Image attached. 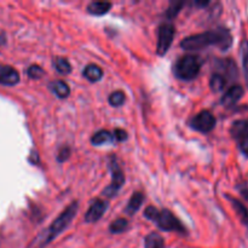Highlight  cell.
I'll use <instances>...</instances> for the list:
<instances>
[{
    "mask_svg": "<svg viewBox=\"0 0 248 248\" xmlns=\"http://www.w3.org/2000/svg\"><path fill=\"white\" fill-rule=\"evenodd\" d=\"M224 77L227 81L229 80H235L237 77V68L236 63L230 58H225V60H218L216 63V72Z\"/></svg>",
    "mask_w": 248,
    "mask_h": 248,
    "instance_id": "9",
    "label": "cell"
},
{
    "mask_svg": "<svg viewBox=\"0 0 248 248\" xmlns=\"http://www.w3.org/2000/svg\"><path fill=\"white\" fill-rule=\"evenodd\" d=\"M50 90L58 98H67L70 93V89L63 80H55L50 84Z\"/></svg>",
    "mask_w": 248,
    "mask_h": 248,
    "instance_id": "15",
    "label": "cell"
},
{
    "mask_svg": "<svg viewBox=\"0 0 248 248\" xmlns=\"http://www.w3.org/2000/svg\"><path fill=\"white\" fill-rule=\"evenodd\" d=\"M52 64H53V67L56 68V70L63 75H67L72 72V65H70L69 61L64 57L53 58Z\"/></svg>",
    "mask_w": 248,
    "mask_h": 248,
    "instance_id": "19",
    "label": "cell"
},
{
    "mask_svg": "<svg viewBox=\"0 0 248 248\" xmlns=\"http://www.w3.org/2000/svg\"><path fill=\"white\" fill-rule=\"evenodd\" d=\"M110 171H111V183L110 186H107L103 190V195L107 198H113L118 194V191L123 188L124 183H125V176H124V172L121 170V167L119 166L118 162H116L115 157L111 159L110 165Z\"/></svg>",
    "mask_w": 248,
    "mask_h": 248,
    "instance_id": "6",
    "label": "cell"
},
{
    "mask_svg": "<svg viewBox=\"0 0 248 248\" xmlns=\"http://www.w3.org/2000/svg\"><path fill=\"white\" fill-rule=\"evenodd\" d=\"M19 82V74L15 68L10 65L0 64V85L15 86Z\"/></svg>",
    "mask_w": 248,
    "mask_h": 248,
    "instance_id": "12",
    "label": "cell"
},
{
    "mask_svg": "<svg viewBox=\"0 0 248 248\" xmlns=\"http://www.w3.org/2000/svg\"><path fill=\"white\" fill-rule=\"evenodd\" d=\"M114 140H118V142H124V140H127V132L124 130H121V128H115L114 130Z\"/></svg>",
    "mask_w": 248,
    "mask_h": 248,
    "instance_id": "27",
    "label": "cell"
},
{
    "mask_svg": "<svg viewBox=\"0 0 248 248\" xmlns=\"http://www.w3.org/2000/svg\"><path fill=\"white\" fill-rule=\"evenodd\" d=\"M69 155H70V149L68 147H64L60 150V153H58L57 160L60 162H63L69 157Z\"/></svg>",
    "mask_w": 248,
    "mask_h": 248,
    "instance_id": "28",
    "label": "cell"
},
{
    "mask_svg": "<svg viewBox=\"0 0 248 248\" xmlns=\"http://www.w3.org/2000/svg\"><path fill=\"white\" fill-rule=\"evenodd\" d=\"M111 7V2L107 1H92L87 5L86 11L93 16H103L108 14Z\"/></svg>",
    "mask_w": 248,
    "mask_h": 248,
    "instance_id": "13",
    "label": "cell"
},
{
    "mask_svg": "<svg viewBox=\"0 0 248 248\" xmlns=\"http://www.w3.org/2000/svg\"><path fill=\"white\" fill-rule=\"evenodd\" d=\"M125 102V93L123 91H114L109 96V104L111 107H120Z\"/></svg>",
    "mask_w": 248,
    "mask_h": 248,
    "instance_id": "24",
    "label": "cell"
},
{
    "mask_svg": "<svg viewBox=\"0 0 248 248\" xmlns=\"http://www.w3.org/2000/svg\"><path fill=\"white\" fill-rule=\"evenodd\" d=\"M114 142V136L107 130H101L98 132L94 133L91 138V143L93 145H102L106 143H113Z\"/></svg>",
    "mask_w": 248,
    "mask_h": 248,
    "instance_id": "18",
    "label": "cell"
},
{
    "mask_svg": "<svg viewBox=\"0 0 248 248\" xmlns=\"http://www.w3.org/2000/svg\"><path fill=\"white\" fill-rule=\"evenodd\" d=\"M147 219L155 222V224L161 229L162 232H176L178 234H186V229L182 224L181 220L169 210L159 211L154 206H149L143 212Z\"/></svg>",
    "mask_w": 248,
    "mask_h": 248,
    "instance_id": "3",
    "label": "cell"
},
{
    "mask_svg": "<svg viewBox=\"0 0 248 248\" xmlns=\"http://www.w3.org/2000/svg\"><path fill=\"white\" fill-rule=\"evenodd\" d=\"M201 64L202 62L199 56L186 55L177 61L173 68V73L178 79L190 81L199 75Z\"/></svg>",
    "mask_w": 248,
    "mask_h": 248,
    "instance_id": "4",
    "label": "cell"
},
{
    "mask_svg": "<svg viewBox=\"0 0 248 248\" xmlns=\"http://www.w3.org/2000/svg\"><path fill=\"white\" fill-rule=\"evenodd\" d=\"M78 210H79V203L78 201L70 203L57 218L52 222V224L48 228L44 229L38 236L34 237L31 240V245L28 248H45L50 242H52L56 237L60 234H62L69 224L72 223V220L74 219V217L77 216Z\"/></svg>",
    "mask_w": 248,
    "mask_h": 248,
    "instance_id": "2",
    "label": "cell"
},
{
    "mask_svg": "<svg viewBox=\"0 0 248 248\" xmlns=\"http://www.w3.org/2000/svg\"><path fill=\"white\" fill-rule=\"evenodd\" d=\"M228 81L224 77H222L218 73H213V75L211 77L210 80V86L212 89V91L215 92H220L224 90V87L227 86Z\"/></svg>",
    "mask_w": 248,
    "mask_h": 248,
    "instance_id": "21",
    "label": "cell"
},
{
    "mask_svg": "<svg viewBox=\"0 0 248 248\" xmlns=\"http://www.w3.org/2000/svg\"><path fill=\"white\" fill-rule=\"evenodd\" d=\"M239 190H240V194L242 195V198H244L245 200H246L248 202V186H245V184H244V186H239Z\"/></svg>",
    "mask_w": 248,
    "mask_h": 248,
    "instance_id": "29",
    "label": "cell"
},
{
    "mask_svg": "<svg viewBox=\"0 0 248 248\" xmlns=\"http://www.w3.org/2000/svg\"><path fill=\"white\" fill-rule=\"evenodd\" d=\"M232 45V35L227 28H217L203 33L186 36L181 43V47L186 51L203 50L208 46H217L223 51H227Z\"/></svg>",
    "mask_w": 248,
    "mask_h": 248,
    "instance_id": "1",
    "label": "cell"
},
{
    "mask_svg": "<svg viewBox=\"0 0 248 248\" xmlns=\"http://www.w3.org/2000/svg\"><path fill=\"white\" fill-rule=\"evenodd\" d=\"M144 247L145 248H164V239L156 232L147 235L144 239Z\"/></svg>",
    "mask_w": 248,
    "mask_h": 248,
    "instance_id": "20",
    "label": "cell"
},
{
    "mask_svg": "<svg viewBox=\"0 0 248 248\" xmlns=\"http://www.w3.org/2000/svg\"><path fill=\"white\" fill-rule=\"evenodd\" d=\"M183 5H184L183 1H172V2H170V6H169V9H167L166 15L170 17V18H173V17H176L177 15L179 14V11L182 10Z\"/></svg>",
    "mask_w": 248,
    "mask_h": 248,
    "instance_id": "26",
    "label": "cell"
},
{
    "mask_svg": "<svg viewBox=\"0 0 248 248\" xmlns=\"http://www.w3.org/2000/svg\"><path fill=\"white\" fill-rule=\"evenodd\" d=\"M143 201H144V195H143L142 193H135L132 196H131L130 201H128L127 206H126V213L130 216L135 215L136 212H137L138 210L140 208V206H142Z\"/></svg>",
    "mask_w": 248,
    "mask_h": 248,
    "instance_id": "16",
    "label": "cell"
},
{
    "mask_svg": "<svg viewBox=\"0 0 248 248\" xmlns=\"http://www.w3.org/2000/svg\"><path fill=\"white\" fill-rule=\"evenodd\" d=\"M228 199H229L230 202L232 203V207H234L235 212L237 213L240 220H241L242 224L245 225V228H246L247 232H248V210H247V207L244 205V203L240 202L239 200L232 198V196H228Z\"/></svg>",
    "mask_w": 248,
    "mask_h": 248,
    "instance_id": "14",
    "label": "cell"
},
{
    "mask_svg": "<svg viewBox=\"0 0 248 248\" xmlns=\"http://www.w3.org/2000/svg\"><path fill=\"white\" fill-rule=\"evenodd\" d=\"M44 74H45V72H44V69L40 67V65L34 64V65H31V67L27 69V75L33 80L41 79V78L44 77Z\"/></svg>",
    "mask_w": 248,
    "mask_h": 248,
    "instance_id": "25",
    "label": "cell"
},
{
    "mask_svg": "<svg viewBox=\"0 0 248 248\" xmlns=\"http://www.w3.org/2000/svg\"><path fill=\"white\" fill-rule=\"evenodd\" d=\"M82 75H84L89 81L96 82L102 79V77H103V70L96 64H89L85 68L84 72H82Z\"/></svg>",
    "mask_w": 248,
    "mask_h": 248,
    "instance_id": "17",
    "label": "cell"
},
{
    "mask_svg": "<svg viewBox=\"0 0 248 248\" xmlns=\"http://www.w3.org/2000/svg\"><path fill=\"white\" fill-rule=\"evenodd\" d=\"M174 26L172 23H164L159 29L157 36V55H166L174 39Z\"/></svg>",
    "mask_w": 248,
    "mask_h": 248,
    "instance_id": "7",
    "label": "cell"
},
{
    "mask_svg": "<svg viewBox=\"0 0 248 248\" xmlns=\"http://www.w3.org/2000/svg\"><path fill=\"white\" fill-rule=\"evenodd\" d=\"M128 228V222L124 218H119V219L114 220L110 225H109V232L111 234H121V232H126Z\"/></svg>",
    "mask_w": 248,
    "mask_h": 248,
    "instance_id": "22",
    "label": "cell"
},
{
    "mask_svg": "<svg viewBox=\"0 0 248 248\" xmlns=\"http://www.w3.org/2000/svg\"><path fill=\"white\" fill-rule=\"evenodd\" d=\"M241 57H242V65H244L245 78L248 86V40H244L241 44Z\"/></svg>",
    "mask_w": 248,
    "mask_h": 248,
    "instance_id": "23",
    "label": "cell"
},
{
    "mask_svg": "<svg viewBox=\"0 0 248 248\" xmlns=\"http://www.w3.org/2000/svg\"><path fill=\"white\" fill-rule=\"evenodd\" d=\"M232 138L237 143L240 152L248 157V120H236L230 128Z\"/></svg>",
    "mask_w": 248,
    "mask_h": 248,
    "instance_id": "5",
    "label": "cell"
},
{
    "mask_svg": "<svg viewBox=\"0 0 248 248\" xmlns=\"http://www.w3.org/2000/svg\"><path fill=\"white\" fill-rule=\"evenodd\" d=\"M216 126V118L213 114L208 110H202L194 116L193 120L190 121V127L193 130L199 131L202 133H208L215 128Z\"/></svg>",
    "mask_w": 248,
    "mask_h": 248,
    "instance_id": "8",
    "label": "cell"
},
{
    "mask_svg": "<svg viewBox=\"0 0 248 248\" xmlns=\"http://www.w3.org/2000/svg\"><path fill=\"white\" fill-rule=\"evenodd\" d=\"M244 93H245L244 87L240 86V85H234V86L230 87V89L223 94L222 99H220V103H222V106L227 107V108H230V107L235 106V104L242 98Z\"/></svg>",
    "mask_w": 248,
    "mask_h": 248,
    "instance_id": "11",
    "label": "cell"
},
{
    "mask_svg": "<svg viewBox=\"0 0 248 248\" xmlns=\"http://www.w3.org/2000/svg\"><path fill=\"white\" fill-rule=\"evenodd\" d=\"M108 210V202L103 200H94L92 205L90 206L89 211H87L86 216H85V222L86 223H96L103 217L106 211Z\"/></svg>",
    "mask_w": 248,
    "mask_h": 248,
    "instance_id": "10",
    "label": "cell"
}]
</instances>
